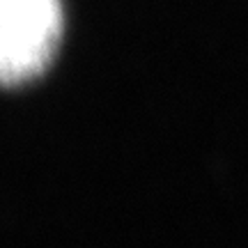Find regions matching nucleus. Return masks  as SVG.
I'll list each match as a JSON object with an SVG mask.
<instances>
[{
  "label": "nucleus",
  "mask_w": 248,
  "mask_h": 248,
  "mask_svg": "<svg viewBox=\"0 0 248 248\" xmlns=\"http://www.w3.org/2000/svg\"><path fill=\"white\" fill-rule=\"evenodd\" d=\"M62 26L60 0H0V85L42 76L58 53Z\"/></svg>",
  "instance_id": "f257e3e1"
}]
</instances>
